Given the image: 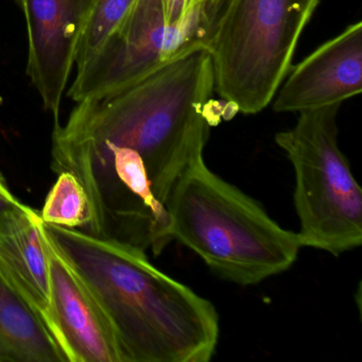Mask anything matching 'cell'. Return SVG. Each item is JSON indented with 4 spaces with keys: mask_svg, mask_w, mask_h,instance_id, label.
<instances>
[{
    "mask_svg": "<svg viewBox=\"0 0 362 362\" xmlns=\"http://www.w3.org/2000/svg\"><path fill=\"white\" fill-rule=\"evenodd\" d=\"M214 92L211 54L200 48L122 92L78 103L65 124L54 120L52 168L83 186L84 233L154 255L173 240L169 197L219 122Z\"/></svg>",
    "mask_w": 362,
    "mask_h": 362,
    "instance_id": "cell-1",
    "label": "cell"
},
{
    "mask_svg": "<svg viewBox=\"0 0 362 362\" xmlns=\"http://www.w3.org/2000/svg\"><path fill=\"white\" fill-rule=\"evenodd\" d=\"M113 326L124 362H209L219 341L211 300L165 274L147 252L44 223Z\"/></svg>",
    "mask_w": 362,
    "mask_h": 362,
    "instance_id": "cell-2",
    "label": "cell"
},
{
    "mask_svg": "<svg viewBox=\"0 0 362 362\" xmlns=\"http://www.w3.org/2000/svg\"><path fill=\"white\" fill-rule=\"evenodd\" d=\"M170 232L218 276L252 286L289 270L303 245L262 204L211 170L203 156L183 171L168 200Z\"/></svg>",
    "mask_w": 362,
    "mask_h": 362,
    "instance_id": "cell-3",
    "label": "cell"
},
{
    "mask_svg": "<svg viewBox=\"0 0 362 362\" xmlns=\"http://www.w3.org/2000/svg\"><path fill=\"white\" fill-rule=\"evenodd\" d=\"M320 0H226L209 44L215 92L232 111L266 109Z\"/></svg>",
    "mask_w": 362,
    "mask_h": 362,
    "instance_id": "cell-4",
    "label": "cell"
},
{
    "mask_svg": "<svg viewBox=\"0 0 362 362\" xmlns=\"http://www.w3.org/2000/svg\"><path fill=\"white\" fill-rule=\"evenodd\" d=\"M340 107L300 112L296 126L275 136L296 175L294 206L303 247L334 256L362 243V190L339 147Z\"/></svg>",
    "mask_w": 362,
    "mask_h": 362,
    "instance_id": "cell-5",
    "label": "cell"
},
{
    "mask_svg": "<svg viewBox=\"0 0 362 362\" xmlns=\"http://www.w3.org/2000/svg\"><path fill=\"white\" fill-rule=\"evenodd\" d=\"M223 7L202 0L183 22L169 25L162 0H136L124 22L78 69L69 97L78 103L116 94L180 57L209 47Z\"/></svg>",
    "mask_w": 362,
    "mask_h": 362,
    "instance_id": "cell-6",
    "label": "cell"
},
{
    "mask_svg": "<svg viewBox=\"0 0 362 362\" xmlns=\"http://www.w3.org/2000/svg\"><path fill=\"white\" fill-rule=\"evenodd\" d=\"M97 0H16L28 33L27 75L59 119L78 43Z\"/></svg>",
    "mask_w": 362,
    "mask_h": 362,
    "instance_id": "cell-7",
    "label": "cell"
},
{
    "mask_svg": "<svg viewBox=\"0 0 362 362\" xmlns=\"http://www.w3.org/2000/svg\"><path fill=\"white\" fill-rule=\"evenodd\" d=\"M54 315L69 362H124L111 322L43 223Z\"/></svg>",
    "mask_w": 362,
    "mask_h": 362,
    "instance_id": "cell-8",
    "label": "cell"
},
{
    "mask_svg": "<svg viewBox=\"0 0 362 362\" xmlns=\"http://www.w3.org/2000/svg\"><path fill=\"white\" fill-rule=\"evenodd\" d=\"M0 279L41 322L67 360L54 315L40 211L22 203L0 217Z\"/></svg>",
    "mask_w": 362,
    "mask_h": 362,
    "instance_id": "cell-9",
    "label": "cell"
},
{
    "mask_svg": "<svg viewBox=\"0 0 362 362\" xmlns=\"http://www.w3.org/2000/svg\"><path fill=\"white\" fill-rule=\"evenodd\" d=\"M361 92L362 23L357 22L292 69L273 109L279 113H300L341 105Z\"/></svg>",
    "mask_w": 362,
    "mask_h": 362,
    "instance_id": "cell-10",
    "label": "cell"
},
{
    "mask_svg": "<svg viewBox=\"0 0 362 362\" xmlns=\"http://www.w3.org/2000/svg\"><path fill=\"white\" fill-rule=\"evenodd\" d=\"M0 362H66L41 322L1 279Z\"/></svg>",
    "mask_w": 362,
    "mask_h": 362,
    "instance_id": "cell-11",
    "label": "cell"
},
{
    "mask_svg": "<svg viewBox=\"0 0 362 362\" xmlns=\"http://www.w3.org/2000/svg\"><path fill=\"white\" fill-rule=\"evenodd\" d=\"M58 175L40 211L42 221L49 226L83 230L90 219L88 194L71 173L62 171Z\"/></svg>",
    "mask_w": 362,
    "mask_h": 362,
    "instance_id": "cell-12",
    "label": "cell"
},
{
    "mask_svg": "<svg viewBox=\"0 0 362 362\" xmlns=\"http://www.w3.org/2000/svg\"><path fill=\"white\" fill-rule=\"evenodd\" d=\"M136 0H97L76 52L77 69L83 66L130 13Z\"/></svg>",
    "mask_w": 362,
    "mask_h": 362,
    "instance_id": "cell-13",
    "label": "cell"
},
{
    "mask_svg": "<svg viewBox=\"0 0 362 362\" xmlns=\"http://www.w3.org/2000/svg\"><path fill=\"white\" fill-rule=\"evenodd\" d=\"M165 16L169 25L183 22L194 8L202 0H162Z\"/></svg>",
    "mask_w": 362,
    "mask_h": 362,
    "instance_id": "cell-14",
    "label": "cell"
},
{
    "mask_svg": "<svg viewBox=\"0 0 362 362\" xmlns=\"http://www.w3.org/2000/svg\"><path fill=\"white\" fill-rule=\"evenodd\" d=\"M22 203L14 196L3 173H0V217L20 206Z\"/></svg>",
    "mask_w": 362,
    "mask_h": 362,
    "instance_id": "cell-15",
    "label": "cell"
},
{
    "mask_svg": "<svg viewBox=\"0 0 362 362\" xmlns=\"http://www.w3.org/2000/svg\"><path fill=\"white\" fill-rule=\"evenodd\" d=\"M209 3L216 4V5H220V4L226 3V0H207Z\"/></svg>",
    "mask_w": 362,
    "mask_h": 362,
    "instance_id": "cell-16",
    "label": "cell"
}]
</instances>
